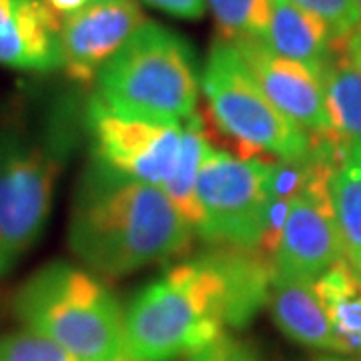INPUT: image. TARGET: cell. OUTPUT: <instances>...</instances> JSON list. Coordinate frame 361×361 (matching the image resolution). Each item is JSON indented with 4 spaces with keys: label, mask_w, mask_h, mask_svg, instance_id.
I'll return each instance as SVG.
<instances>
[{
    "label": "cell",
    "mask_w": 361,
    "mask_h": 361,
    "mask_svg": "<svg viewBox=\"0 0 361 361\" xmlns=\"http://www.w3.org/2000/svg\"><path fill=\"white\" fill-rule=\"evenodd\" d=\"M193 227L155 185L90 161L71 211L68 245L90 269L121 277L183 253Z\"/></svg>",
    "instance_id": "6da1fadb"
},
{
    "label": "cell",
    "mask_w": 361,
    "mask_h": 361,
    "mask_svg": "<svg viewBox=\"0 0 361 361\" xmlns=\"http://www.w3.org/2000/svg\"><path fill=\"white\" fill-rule=\"evenodd\" d=\"M77 141V111L66 101L13 106L0 118V279L39 243Z\"/></svg>",
    "instance_id": "7a4b0ae2"
},
{
    "label": "cell",
    "mask_w": 361,
    "mask_h": 361,
    "mask_svg": "<svg viewBox=\"0 0 361 361\" xmlns=\"http://www.w3.org/2000/svg\"><path fill=\"white\" fill-rule=\"evenodd\" d=\"M225 287L203 257L180 263L133 299L125 313L129 361L191 357L223 337Z\"/></svg>",
    "instance_id": "3957f363"
},
{
    "label": "cell",
    "mask_w": 361,
    "mask_h": 361,
    "mask_svg": "<svg viewBox=\"0 0 361 361\" xmlns=\"http://www.w3.org/2000/svg\"><path fill=\"white\" fill-rule=\"evenodd\" d=\"M25 329L49 337L80 361H125V315L97 277L65 261L35 271L13 299Z\"/></svg>",
    "instance_id": "277c9868"
},
{
    "label": "cell",
    "mask_w": 361,
    "mask_h": 361,
    "mask_svg": "<svg viewBox=\"0 0 361 361\" xmlns=\"http://www.w3.org/2000/svg\"><path fill=\"white\" fill-rule=\"evenodd\" d=\"M94 97L121 115L187 121L199 101L191 44L167 26L142 23L99 73Z\"/></svg>",
    "instance_id": "5b68a950"
},
{
    "label": "cell",
    "mask_w": 361,
    "mask_h": 361,
    "mask_svg": "<svg viewBox=\"0 0 361 361\" xmlns=\"http://www.w3.org/2000/svg\"><path fill=\"white\" fill-rule=\"evenodd\" d=\"M203 90L215 123L239 145L241 159H299L311 153L310 133L271 103L231 42L217 39L211 44Z\"/></svg>",
    "instance_id": "8992f818"
},
{
    "label": "cell",
    "mask_w": 361,
    "mask_h": 361,
    "mask_svg": "<svg viewBox=\"0 0 361 361\" xmlns=\"http://www.w3.org/2000/svg\"><path fill=\"white\" fill-rule=\"evenodd\" d=\"M271 161L241 159L209 145L197 177L199 233L211 243L259 247L269 203Z\"/></svg>",
    "instance_id": "52a82bcc"
},
{
    "label": "cell",
    "mask_w": 361,
    "mask_h": 361,
    "mask_svg": "<svg viewBox=\"0 0 361 361\" xmlns=\"http://www.w3.org/2000/svg\"><path fill=\"white\" fill-rule=\"evenodd\" d=\"M311 151L310 180L289 205L273 263L281 277L315 283L345 255L329 191L337 165V147L331 139H313Z\"/></svg>",
    "instance_id": "ba28073f"
},
{
    "label": "cell",
    "mask_w": 361,
    "mask_h": 361,
    "mask_svg": "<svg viewBox=\"0 0 361 361\" xmlns=\"http://www.w3.org/2000/svg\"><path fill=\"white\" fill-rule=\"evenodd\" d=\"M85 127L92 161L116 175L163 187L177 165L183 123L121 115L92 94L85 109Z\"/></svg>",
    "instance_id": "9c48e42d"
},
{
    "label": "cell",
    "mask_w": 361,
    "mask_h": 361,
    "mask_svg": "<svg viewBox=\"0 0 361 361\" xmlns=\"http://www.w3.org/2000/svg\"><path fill=\"white\" fill-rule=\"evenodd\" d=\"M231 44L267 99L287 118L307 130L313 139L334 137L322 71L285 59L265 40H235Z\"/></svg>",
    "instance_id": "30bf717a"
},
{
    "label": "cell",
    "mask_w": 361,
    "mask_h": 361,
    "mask_svg": "<svg viewBox=\"0 0 361 361\" xmlns=\"http://www.w3.org/2000/svg\"><path fill=\"white\" fill-rule=\"evenodd\" d=\"M147 23L135 0L90 2L63 18V71L77 82H92L125 42Z\"/></svg>",
    "instance_id": "8fae6325"
},
{
    "label": "cell",
    "mask_w": 361,
    "mask_h": 361,
    "mask_svg": "<svg viewBox=\"0 0 361 361\" xmlns=\"http://www.w3.org/2000/svg\"><path fill=\"white\" fill-rule=\"evenodd\" d=\"M63 18L47 0H0V65L51 73L63 66Z\"/></svg>",
    "instance_id": "7c38bea8"
},
{
    "label": "cell",
    "mask_w": 361,
    "mask_h": 361,
    "mask_svg": "<svg viewBox=\"0 0 361 361\" xmlns=\"http://www.w3.org/2000/svg\"><path fill=\"white\" fill-rule=\"evenodd\" d=\"M201 257L223 279L225 323L231 327H245L269 301L271 287L277 275L273 257L265 255L259 247L223 243Z\"/></svg>",
    "instance_id": "4fadbf2b"
},
{
    "label": "cell",
    "mask_w": 361,
    "mask_h": 361,
    "mask_svg": "<svg viewBox=\"0 0 361 361\" xmlns=\"http://www.w3.org/2000/svg\"><path fill=\"white\" fill-rule=\"evenodd\" d=\"M267 303L273 322L289 339L307 348L341 353L313 283L275 275Z\"/></svg>",
    "instance_id": "5bb4252c"
},
{
    "label": "cell",
    "mask_w": 361,
    "mask_h": 361,
    "mask_svg": "<svg viewBox=\"0 0 361 361\" xmlns=\"http://www.w3.org/2000/svg\"><path fill=\"white\" fill-rule=\"evenodd\" d=\"M322 78L334 137L348 149L361 147V63L345 39L331 40Z\"/></svg>",
    "instance_id": "9a60e30c"
},
{
    "label": "cell",
    "mask_w": 361,
    "mask_h": 361,
    "mask_svg": "<svg viewBox=\"0 0 361 361\" xmlns=\"http://www.w3.org/2000/svg\"><path fill=\"white\" fill-rule=\"evenodd\" d=\"M331 30L291 0H273L267 44L277 54L322 71L331 51Z\"/></svg>",
    "instance_id": "2e32d148"
},
{
    "label": "cell",
    "mask_w": 361,
    "mask_h": 361,
    "mask_svg": "<svg viewBox=\"0 0 361 361\" xmlns=\"http://www.w3.org/2000/svg\"><path fill=\"white\" fill-rule=\"evenodd\" d=\"M331 325L341 353H361V273L348 259L313 283Z\"/></svg>",
    "instance_id": "e0dca14e"
},
{
    "label": "cell",
    "mask_w": 361,
    "mask_h": 361,
    "mask_svg": "<svg viewBox=\"0 0 361 361\" xmlns=\"http://www.w3.org/2000/svg\"><path fill=\"white\" fill-rule=\"evenodd\" d=\"M209 135L207 125L201 115H191L187 121H183V142L177 165L173 169L171 177L161 187L173 205L180 211V215L193 227L195 233H199L201 227V207L197 199V177L199 167L203 163L207 149H209Z\"/></svg>",
    "instance_id": "ac0fdd59"
},
{
    "label": "cell",
    "mask_w": 361,
    "mask_h": 361,
    "mask_svg": "<svg viewBox=\"0 0 361 361\" xmlns=\"http://www.w3.org/2000/svg\"><path fill=\"white\" fill-rule=\"evenodd\" d=\"M337 231L349 263L361 269V147H349L329 183Z\"/></svg>",
    "instance_id": "d6986e66"
},
{
    "label": "cell",
    "mask_w": 361,
    "mask_h": 361,
    "mask_svg": "<svg viewBox=\"0 0 361 361\" xmlns=\"http://www.w3.org/2000/svg\"><path fill=\"white\" fill-rule=\"evenodd\" d=\"M215 16L219 39L267 40L273 0H207Z\"/></svg>",
    "instance_id": "ffe728a7"
},
{
    "label": "cell",
    "mask_w": 361,
    "mask_h": 361,
    "mask_svg": "<svg viewBox=\"0 0 361 361\" xmlns=\"http://www.w3.org/2000/svg\"><path fill=\"white\" fill-rule=\"evenodd\" d=\"M0 361H80L77 355L30 329L0 337Z\"/></svg>",
    "instance_id": "44dd1931"
},
{
    "label": "cell",
    "mask_w": 361,
    "mask_h": 361,
    "mask_svg": "<svg viewBox=\"0 0 361 361\" xmlns=\"http://www.w3.org/2000/svg\"><path fill=\"white\" fill-rule=\"evenodd\" d=\"M303 11L315 14L329 26L334 40L348 39L361 28V11L357 0H291Z\"/></svg>",
    "instance_id": "7402d4cb"
},
{
    "label": "cell",
    "mask_w": 361,
    "mask_h": 361,
    "mask_svg": "<svg viewBox=\"0 0 361 361\" xmlns=\"http://www.w3.org/2000/svg\"><path fill=\"white\" fill-rule=\"evenodd\" d=\"M145 4L153 6L157 11L185 18V20H197L205 14L207 0H142Z\"/></svg>",
    "instance_id": "603a6c76"
},
{
    "label": "cell",
    "mask_w": 361,
    "mask_h": 361,
    "mask_svg": "<svg viewBox=\"0 0 361 361\" xmlns=\"http://www.w3.org/2000/svg\"><path fill=\"white\" fill-rule=\"evenodd\" d=\"M207 361H251L245 351L233 345L231 341H227L225 337H221L215 345L205 349Z\"/></svg>",
    "instance_id": "cb8c5ba5"
},
{
    "label": "cell",
    "mask_w": 361,
    "mask_h": 361,
    "mask_svg": "<svg viewBox=\"0 0 361 361\" xmlns=\"http://www.w3.org/2000/svg\"><path fill=\"white\" fill-rule=\"evenodd\" d=\"M92 0H47V4L51 6L56 16L66 18L68 14L77 13L80 8H85Z\"/></svg>",
    "instance_id": "d4e9b609"
},
{
    "label": "cell",
    "mask_w": 361,
    "mask_h": 361,
    "mask_svg": "<svg viewBox=\"0 0 361 361\" xmlns=\"http://www.w3.org/2000/svg\"><path fill=\"white\" fill-rule=\"evenodd\" d=\"M345 42H348L349 51L355 54V59L361 63V28H357L353 35H349L348 39H345Z\"/></svg>",
    "instance_id": "484cf974"
},
{
    "label": "cell",
    "mask_w": 361,
    "mask_h": 361,
    "mask_svg": "<svg viewBox=\"0 0 361 361\" xmlns=\"http://www.w3.org/2000/svg\"><path fill=\"white\" fill-rule=\"evenodd\" d=\"M317 361H361L357 357H339V355H323Z\"/></svg>",
    "instance_id": "4316f807"
},
{
    "label": "cell",
    "mask_w": 361,
    "mask_h": 361,
    "mask_svg": "<svg viewBox=\"0 0 361 361\" xmlns=\"http://www.w3.org/2000/svg\"><path fill=\"white\" fill-rule=\"evenodd\" d=\"M189 361H207L205 351H201V353H195V355H191V357H189Z\"/></svg>",
    "instance_id": "83f0119b"
},
{
    "label": "cell",
    "mask_w": 361,
    "mask_h": 361,
    "mask_svg": "<svg viewBox=\"0 0 361 361\" xmlns=\"http://www.w3.org/2000/svg\"><path fill=\"white\" fill-rule=\"evenodd\" d=\"M92 2H106V0H92Z\"/></svg>",
    "instance_id": "f1b7e54d"
},
{
    "label": "cell",
    "mask_w": 361,
    "mask_h": 361,
    "mask_svg": "<svg viewBox=\"0 0 361 361\" xmlns=\"http://www.w3.org/2000/svg\"><path fill=\"white\" fill-rule=\"evenodd\" d=\"M357 4H360V11H361V0H357Z\"/></svg>",
    "instance_id": "f546056e"
},
{
    "label": "cell",
    "mask_w": 361,
    "mask_h": 361,
    "mask_svg": "<svg viewBox=\"0 0 361 361\" xmlns=\"http://www.w3.org/2000/svg\"><path fill=\"white\" fill-rule=\"evenodd\" d=\"M357 271H360V273H361V269H357Z\"/></svg>",
    "instance_id": "4dcf8cb0"
}]
</instances>
